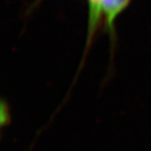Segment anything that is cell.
Instances as JSON below:
<instances>
[{"mask_svg": "<svg viewBox=\"0 0 151 151\" xmlns=\"http://www.w3.org/2000/svg\"><path fill=\"white\" fill-rule=\"evenodd\" d=\"M130 0H101V14H103L106 28L110 35L114 33V23L117 17L128 6Z\"/></svg>", "mask_w": 151, "mask_h": 151, "instance_id": "cell-1", "label": "cell"}, {"mask_svg": "<svg viewBox=\"0 0 151 151\" xmlns=\"http://www.w3.org/2000/svg\"><path fill=\"white\" fill-rule=\"evenodd\" d=\"M10 123V113L9 104L5 100H2L0 103V124L1 127L4 128V126L9 124Z\"/></svg>", "mask_w": 151, "mask_h": 151, "instance_id": "cell-2", "label": "cell"}]
</instances>
